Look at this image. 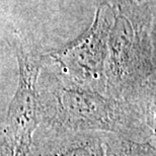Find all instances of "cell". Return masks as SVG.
<instances>
[{
  "mask_svg": "<svg viewBox=\"0 0 156 156\" xmlns=\"http://www.w3.org/2000/svg\"><path fill=\"white\" fill-rule=\"evenodd\" d=\"M20 83L7 114L6 146L7 156H29L32 137L38 126L39 101L36 82L40 63L20 50Z\"/></svg>",
  "mask_w": 156,
  "mask_h": 156,
  "instance_id": "cell-1",
  "label": "cell"
},
{
  "mask_svg": "<svg viewBox=\"0 0 156 156\" xmlns=\"http://www.w3.org/2000/svg\"><path fill=\"white\" fill-rule=\"evenodd\" d=\"M57 98L56 120L61 126L76 130H117L122 123L117 118V108L98 94L66 89Z\"/></svg>",
  "mask_w": 156,
  "mask_h": 156,
  "instance_id": "cell-2",
  "label": "cell"
},
{
  "mask_svg": "<svg viewBox=\"0 0 156 156\" xmlns=\"http://www.w3.org/2000/svg\"><path fill=\"white\" fill-rule=\"evenodd\" d=\"M48 156H102V149L92 139L75 138L55 146Z\"/></svg>",
  "mask_w": 156,
  "mask_h": 156,
  "instance_id": "cell-3",
  "label": "cell"
},
{
  "mask_svg": "<svg viewBox=\"0 0 156 156\" xmlns=\"http://www.w3.org/2000/svg\"><path fill=\"white\" fill-rule=\"evenodd\" d=\"M108 156H155V150L149 144L120 140L108 145Z\"/></svg>",
  "mask_w": 156,
  "mask_h": 156,
  "instance_id": "cell-4",
  "label": "cell"
}]
</instances>
